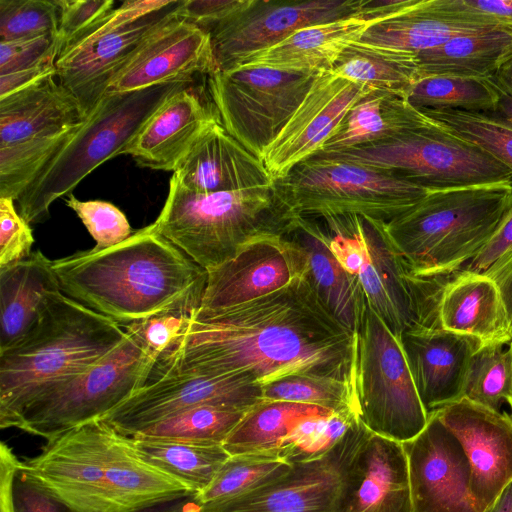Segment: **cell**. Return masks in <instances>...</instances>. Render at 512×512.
<instances>
[{"instance_id":"6da1fadb","label":"cell","mask_w":512,"mask_h":512,"mask_svg":"<svg viewBox=\"0 0 512 512\" xmlns=\"http://www.w3.org/2000/svg\"><path fill=\"white\" fill-rule=\"evenodd\" d=\"M355 356L356 335L329 313L302 276L255 300L191 316L151 378L245 375L263 386L304 374L354 387Z\"/></svg>"},{"instance_id":"7a4b0ae2","label":"cell","mask_w":512,"mask_h":512,"mask_svg":"<svg viewBox=\"0 0 512 512\" xmlns=\"http://www.w3.org/2000/svg\"><path fill=\"white\" fill-rule=\"evenodd\" d=\"M61 292L127 326L199 308L207 271L159 234L153 223L103 250L52 261Z\"/></svg>"},{"instance_id":"3957f363","label":"cell","mask_w":512,"mask_h":512,"mask_svg":"<svg viewBox=\"0 0 512 512\" xmlns=\"http://www.w3.org/2000/svg\"><path fill=\"white\" fill-rule=\"evenodd\" d=\"M21 464L75 512H140L193 494L144 461L128 436L101 419L48 440Z\"/></svg>"},{"instance_id":"277c9868","label":"cell","mask_w":512,"mask_h":512,"mask_svg":"<svg viewBox=\"0 0 512 512\" xmlns=\"http://www.w3.org/2000/svg\"><path fill=\"white\" fill-rule=\"evenodd\" d=\"M126 326L61 291L50 295L36 325L0 351V427L11 428L21 409L55 383L81 373L114 351Z\"/></svg>"},{"instance_id":"5b68a950","label":"cell","mask_w":512,"mask_h":512,"mask_svg":"<svg viewBox=\"0 0 512 512\" xmlns=\"http://www.w3.org/2000/svg\"><path fill=\"white\" fill-rule=\"evenodd\" d=\"M300 215L277 181L238 191L198 193L172 176L156 231L209 271L262 237L285 236Z\"/></svg>"},{"instance_id":"8992f818","label":"cell","mask_w":512,"mask_h":512,"mask_svg":"<svg viewBox=\"0 0 512 512\" xmlns=\"http://www.w3.org/2000/svg\"><path fill=\"white\" fill-rule=\"evenodd\" d=\"M512 207V181L429 191L385 224L410 272L445 277L469 263Z\"/></svg>"},{"instance_id":"52a82bcc","label":"cell","mask_w":512,"mask_h":512,"mask_svg":"<svg viewBox=\"0 0 512 512\" xmlns=\"http://www.w3.org/2000/svg\"><path fill=\"white\" fill-rule=\"evenodd\" d=\"M190 82L106 93L15 201L29 223L46 220L51 205L107 160L124 154L153 113Z\"/></svg>"},{"instance_id":"ba28073f","label":"cell","mask_w":512,"mask_h":512,"mask_svg":"<svg viewBox=\"0 0 512 512\" xmlns=\"http://www.w3.org/2000/svg\"><path fill=\"white\" fill-rule=\"evenodd\" d=\"M126 329L127 337L114 351L40 392L21 409L11 428L48 441L102 418L147 384L158 358L131 328Z\"/></svg>"},{"instance_id":"9c48e42d","label":"cell","mask_w":512,"mask_h":512,"mask_svg":"<svg viewBox=\"0 0 512 512\" xmlns=\"http://www.w3.org/2000/svg\"><path fill=\"white\" fill-rule=\"evenodd\" d=\"M303 217L356 215L387 224L429 191L389 172L315 155L277 181Z\"/></svg>"},{"instance_id":"30bf717a","label":"cell","mask_w":512,"mask_h":512,"mask_svg":"<svg viewBox=\"0 0 512 512\" xmlns=\"http://www.w3.org/2000/svg\"><path fill=\"white\" fill-rule=\"evenodd\" d=\"M86 117L50 74L0 99V197L15 201Z\"/></svg>"},{"instance_id":"8fae6325","label":"cell","mask_w":512,"mask_h":512,"mask_svg":"<svg viewBox=\"0 0 512 512\" xmlns=\"http://www.w3.org/2000/svg\"><path fill=\"white\" fill-rule=\"evenodd\" d=\"M316 155L386 171L428 191L512 181L499 161L434 120L387 141Z\"/></svg>"},{"instance_id":"7c38bea8","label":"cell","mask_w":512,"mask_h":512,"mask_svg":"<svg viewBox=\"0 0 512 512\" xmlns=\"http://www.w3.org/2000/svg\"><path fill=\"white\" fill-rule=\"evenodd\" d=\"M354 394L359 421L375 435L403 443L427 425L400 339L368 303L356 333Z\"/></svg>"},{"instance_id":"4fadbf2b","label":"cell","mask_w":512,"mask_h":512,"mask_svg":"<svg viewBox=\"0 0 512 512\" xmlns=\"http://www.w3.org/2000/svg\"><path fill=\"white\" fill-rule=\"evenodd\" d=\"M183 1H124L92 31L60 52L56 77L76 98L85 117L143 44L180 17Z\"/></svg>"},{"instance_id":"5bb4252c","label":"cell","mask_w":512,"mask_h":512,"mask_svg":"<svg viewBox=\"0 0 512 512\" xmlns=\"http://www.w3.org/2000/svg\"><path fill=\"white\" fill-rule=\"evenodd\" d=\"M320 72L236 66L208 76V92L225 130L262 160Z\"/></svg>"},{"instance_id":"9a60e30c","label":"cell","mask_w":512,"mask_h":512,"mask_svg":"<svg viewBox=\"0 0 512 512\" xmlns=\"http://www.w3.org/2000/svg\"><path fill=\"white\" fill-rule=\"evenodd\" d=\"M372 435L358 421L322 457L294 464L282 479L244 498L200 504V512H346Z\"/></svg>"},{"instance_id":"2e32d148","label":"cell","mask_w":512,"mask_h":512,"mask_svg":"<svg viewBox=\"0 0 512 512\" xmlns=\"http://www.w3.org/2000/svg\"><path fill=\"white\" fill-rule=\"evenodd\" d=\"M341 217L359 244L355 276L371 309L399 339L408 329L433 327L438 278H420L410 272L385 223L356 215Z\"/></svg>"},{"instance_id":"e0dca14e","label":"cell","mask_w":512,"mask_h":512,"mask_svg":"<svg viewBox=\"0 0 512 512\" xmlns=\"http://www.w3.org/2000/svg\"><path fill=\"white\" fill-rule=\"evenodd\" d=\"M434 327L482 344L512 341V250L479 272L459 269L439 278Z\"/></svg>"},{"instance_id":"ac0fdd59","label":"cell","mask_w":512,"mask_h":512,"mask_svg":"<svg viewBox=\"0 0 512 512\" xmlns=\"http://www.w3.org/2000/svg\"><path fill=\"white\" fill-rule=\"evenodd\" d=\"M362 3L363 0H247L244 7L209 31L218 70L233 68L302 28L360 15Z\"/></svg>"},{"instance_id":"d6986e66","label":"cell","mask_w":512,"mask_h":512,"mask_svg":"<svg viewBox=\"0 0 512 512\" xmlns=\"http://www.w3.org/2000/svg\"><path fill=\"white\" fill-rule=\"evenodd\" d=\"M261 398L262 386L245 375L157 376L100 419L130 437L188 409L248 410Z\"/></svg>"},{"instance_id":"ffe728a7","label":"cell","mask_w":512,"mask_h":512,"mask_svg":"<svg viewBox=\"0 0 512 512\" xmlns=\"http://www.w3.org/2000/svg\"><path fill=\"white\" fill-rule=\"evenodd\" d=\"M304 271V253L293 241L285 236L258 238L207 271L203 296L192 318L268 295L302 277Z\"/></svg>"},{"instance_id":"44dd1931","label":"cell","mask_w":512,"mask_h":512,"mask_svg":"<svg viewBox=\"0 0 512 512\" xmlns=\"http://www.w3.org/2000/svg\"><path fill=\"white\" fill-rule=\"evenodd\" d=\"M402 444L412 512H478L464 449L436 413L428 415L426 427L416 437Z\"/></svg>"},{"instance_id":"7402d4cb","label":"cell","mask_w":512,"mask_h":512,"mask_svg":"<svg viewBox=\"0 0 512 512\" xmlns=\"http://www.w3.org/2000/svg\"><path fill=\"white\" fill-rule=\"evenodd\" d=\"M372 88L333 71L320 72L295 113L266 148L262 161L274 181L318 153L348 110Z\"/></svg>"},{"instance_id":"603a6c76","label":"cell","mask_w":512,"mask_h":512,"mask_svg":"<svg viewBox=\"0 0 512 512\" xmlns=\"http://www.w3.org/2000/svg\"><path fill=\"white\" fill-rule=\"evenodd\" d=\"M434 413L464 449L471 493L478 512H483L512 482V417L465 397Z\"/></svg>"},{"instance_id":"cb8c5ba5","label":"cell","mask_w":512,"mask_h":512,"mask_svg":"<svg viewBox=\"0 0 512 512\" xmlns=\"http://www.w3.org/2000/svg\"><path fill=\"white\" fill-rule=\"evenodd\" d=\"M217 70L210 32L178 17L143 44L116 75L106 93L191 82L195 74L209 76Z\"/></svg>"},{"instance_id":"d4e9b609","label":"cell","mask_w":512,"mask_h":512,"mask_svg":"<svg viewBox=\"0 0 512 512\" xmlns=\"http://www.w3.org/2000/svg\"><path fill=\"white\" fill-rule=\"evenodd\" d=\"M400 342L428 415L464 397L471 359L483 345L479 340L419 326L404 331Z\"/></svg>"},{"instance_id":"484cf974","label":"cell","mask_w":512,"mask_h":512,"mask_svg":"<svg viewBox=\"0 0 512 512\" xmlns=\"http://www.w3.org/2000/svg\"><path fill=\"white\" fill-rule=\"evenodd\" d=\"M503 27L468 11L460 0H411L404 8L370 22L362 43L418 54L462 35Z\"/></svg>"},{"instance_id":"4316f807","label":"cell","mask_w":512,"mask_h":512,"mask_svg":"<svg viewBox=\"0 0 512 512\" xmlns=\"http://www.w3.org/2000/svg\"><path fill=\"white\" fill-rule=\"evenodd\" d=\"M172 176L198 193L260 188L275 182L263 161L233 138L219 119L203 132Z\"/></svg>"},{"instance_id":"83f0119b","label":"cell","mask_w":512,"mask_h":512,"mask_svg":"<svg viewBox=\"0 0 512 512\" xmlns=\"http://www.w3.org/2000/svg\"><path fill=\"white\" fill-rule=\"evenodd\" d=\"M216 113L188 87L168 98L125 149L142 167L175 171L209 127Z\"/></svg>"},{"instance_id":"f1b7e54d","label":"cell","mask_w":512,"mask_h":512,"mask_svg":"<svg viewBox=\"0 0 512 512\" xmlns=\"http://www.w3.org/2000/svg\"><path fill=\"white\" fill-rule=\"evenodd\" d=\"M305 256L303 277L329 313L356 335L366 308V298L357 276L349 273L331 248L327 228L301 216L288 234Z\"/></svg>"},{"instance_id":"f546056e","label":"cell","mask_w":512,"mask_h":512,"mask_svg":"<svg viewBox=\"0 0 512 512\" xmlns=\"http://www.w3.org/2000/svg\"><path fill=\"white\" fill-rule=\"evenodd\" d=\"M369 26L370 22L360 15L308 26L268 49L248 56L236 66L298 72L330 71L343 51L359 41Z\"/></svg>"},{"instance_id":"4dcf8cb0","label":"cell","mask_w":512,"mask_h":512,"mask_svg":"<svg viewBox=\"0 0 512 512\" xmlns=\"http://www.w3.org/2000/svg\"><path fill=\"white\" fill-rule=\"evenodd\" d=\"M58 291L52 260L41 251L0 268V351L36 325L50 295Z\"/></svg>"},{"instance_id":"1f68e13d","label":"cell","mask_w":512,"mask_h":512,"mask_svg":"<svg viewBox=\"0 0 512 512\" xmlns=\"http://www.w3.org/2000/svg\"><path fill=\"white\" fill-rule=\"evenodd\" d=\"M431 121L412 107L404 94L372 89L348 110L334 134L316 154L341 153L387 141Z\"/></svg>"},{"instance_id":"d6a6232c","label":"cell","mask_w":512,"mask_h":512,"mask_svg":"<svg viewBox=\"0 0 512 512\" xmlns=\"http://www.w3.org/2000/svg\"><path fill=\"white\" fill-rule=\"evenodd\" d=\"M346 512H412L408 462L401 442L372 435Z\"/></svg>"},{"instance_id":"836d02e7","label":"cell","mask_w":512,"mask_h":512,"mask_svg":"<svg viewBox=\"0 0 512 512\" xmlns=\"http://www.w3.org/2000/svg\"><path fill=\"white\" fill-rule=\"evenodd\" d=\"M416 58L420 77L487 79L512 59V28L498 27L457 36Z\"/></svg>"},{"instance_id":"e575fe53","label":"cell","mask_w":512,"mask_h":512,"mask_svg":"<svg viewBox=\"0 0 512 512\" xmlns=\"http://www.w3.org/2000/svg\"><path fill=\"white\" fill-rule=\"evenodd\" d=\"M129 438L144 461L188 487L193 494L200 493L212 482L230 456L222 444L142 435Z\"/></svg>"},{"instance_id":"d590c367","label":"cell","mask_w":512,"mask_h":512,"mask_svg":"<svg viewBox=\"0 0 512 512\" xmlns=\"http://www.w3.org/2000/svg\"><path fill=\"white\" fill-rule=\"evenodd\" d=\"M329 413L332 412L313 405L261 399L244 413L222 445L230 456L280 451L297 422L310 415Z\"/></svg>"},{"instance_id":"8d00e7d4","label":"cell","mask_w":512,"mask_h":512,"mask_svg":"<svg viewBox=\"0 0 512 512\" xmlns=\"http://www.w3.org/2000/svg\"><path fill=\"white\" fill-rule=\"evenodd\" d=\"M331 71L372 89L389 90L404 95L420 78L418 61L414 54L360 41L352 43L343 51Z\"/></svg>"},{"instance_id":"74e56055","label":"cell","mask_w":512,"mask_h":512,"mask_svg":"<svg viewBox=\"0 0 512 512\" xmlns=\"http://www.w3.org/2000/svg\"><path fill=\"white\" fill-rule=\"evenodd\" d=\"M293 467L280 451L232 455L195 497L201 505L235 501L276 483Z\"/></svg>"},{"instance_id":"f35d334b","label":"cell","mask_w":512,"mask_h":512,"mask_svg":"<svg viewBox=\"0 0 512 512\" xmlns=\"http://www.w3.org/2000/svg\"><path fill=\"white\" fill-rule=\"evenodd\" d=\"M405 98L419 111L460 110L493 113L497 92L490 78L425 76L420 77L406 90Z\"/></svg>"},{"instance_id":"ab89813d","label":"cell","mask_w":512,"mask_h":512,"mask_svg":"<svg viewBox=\"0 0 512 512\" xmlns=\"http://www.w3.org/2000/svg\"><path fill=\"white\" fill-rule=\"evenodd\" d=\"M247 410L203 406L164 418L135 435L223 444Z\"/></svg>"},{"instance_id":"60d3db41","label":"cell","mask_w":512,"mask_h":512,"mask_svg":"<svg viewBox=\"0 0 512 512\" xmlns=\"http://www.w3.org/2000/svg\"><path fill=\"white\" fill-rule=\"evenodd\" d=\"M428 118L475 144L512 173V124L493 113L423 110Z\"/></svg>"},{"instance_id":"b9f144b4","label":"cell","mask_w":512,"mask_h":512,"mask_svg":"<svg viewBox=\"0 0 512 512\" xmlns=\"http://www.w3.org/2000/svg\"><path fill=\"white\" fill-rule=\"evenodd\" d=\"M502 344H483L473 355L464 397L494 411H502L512 393V356Z\"/></svg>"},{"instance_id":"7bdbcfd3","label":"cell","mask_w":512,"mask_h":512,"mask_svg":"<svg viewBox=\"0 0 512 512\" xmlns=\"http://www.w3.org/2000/svg\"><path fill=\"white\" fill-rule=\"evenodd\" d=\"M358 421L357 413L350 410L307 416L284 438L280 454L291 464L320 458Z\"/></svg>"},{"instance_id":"ee69618b","label":"cell","mask_w":512,"mask_h":512,"mask_svg":"<svg viewBox=\"0 0 512 512\" xmlns=\"http://www.w3.org/2000/svg\"><path fill=\"white\" fill-rule=\"evenodd\" d=\"M261 399L313 405L330 412L357 413L354 387L324 376L294 374L277 379L262 386Z\"/></svg>"},{"instance_id":"f6af8a7d","label":"cell","mask_w":512,"mask_h":512,"mask_svg":"<svg viewBox=\"0 0 512 512\" xmlns=\"http://www.w3.org/2000/svg\"><path fill=\"white\" fill-rule=\"evenodd\" d=\"M57 0H0V41L57 34Z\"/></svg>"},{"instance_id":"bcb514c9","label":"cell","mask_w":512,"mask_h":512,"mask_svg":"<svg viewBox=\"0 0 512 512\" xmlns=\"http://www.w3.org/2000/svg\"><path fill=\"white\" fill-rule=\"evenodd\" d=\"M66 205L72 209L95 240L94 250L115 246L127 238L132 231L125 214L112 203L100 200L81 201L68 195Z\"/></svg>"},{"instance_id":"7dc6e473","label":"cell","mask_w":512,"mask_h":512,"mask_svg":"<svg viewBox=\"0 0 512 512\" xmlns=\"http://www.w3.org/2000/svg\"><path fill=\"white\" fill-rule=\"evenodd\" d=\"M59 53L57 34L0 41V75L35 68H56Z\"/></svg>"},{"instance_id":"c3c4849f","label":"cell","mask_w":512,"mask_h":512,"mask_svg":"<svg viewBox=\"0 0 512 512\" xmlns=\"http://www.w3.org/2000/svg\"><path fill=\"white\" fill-rule=\"evenodd\" d=\"M57 4L60 52L92 31L115 9L113 0H57Z\"/></svg>"},{"instance_id":"681fc988","label":"cell","mask_w":512,"mask_h":512,"mask_svg":"<svg viewBox=\"0 0 512 512\" xmlns=\"http://www.w3.org/2000/svg\"><path fill=\"white\" fill-rule=\"evenodd\" d=\"M33 244V231L19 214L15 200L0 197V268L29 257Z\"/></svg>"},{"instance_id":"f907efd6","label":"cell","mask_w":512,"mask_h":512,"mask_svg":"<svg viewBox=\"0 0 512 512\" xmlns=\"http://www.w3.org/2000/svg\"><path fill=\"white\" fill-rule=\"evenodd\" d=\"M191 316L186 312L166 313L127 326L138 335L147 351L159 360L182 334Z\"/></svg>"},{"instance_id":"816d5d0a","label":"cell","mask_w":512,"mask_h":512,"mask_svg":"<svg viewBox=\"0 0 512 512\" xmlns=\"http://www.w3.org/2000/svg\"><path fill=\"white\" fill-rule=\"evenodd\" d=\"M21 463L13 481L15 512H75L68 504L29 475L22 468Z\"/></svg>"},{"instance_id":"f5cc1de1","label":"cell","mask_w":512,"mask_h":512,"mask_svg":"<svg viewBox=\"0 0 512 512\" xmlns=\"http://www.w3.org/2000/svg\"><path fill=\"white\" fill-rule=\"evenodd\" d=\"M247 0H184L180 17L210 31L246 4Z\"/></svg>"},{"instance_id":"db71d44e","label":"cell","mask_w":512,"mask_h":512,"mask_svg":"<svg viewBox=\"0 0 512 512\" xmlns=\"http://www.w3.org/2000/svg\"><path fill=\"white\" fill-rule=\"evenodd\" d=\"M510 250H512V207L486 245L462 268L475 272L483 271Z\"/></svg>"},{"instance_id":"11a10c76","label":"cell","mask_w":512,"mask_h":512,"mask_svg":"<svg viewBox=\"0 0 512 512\" xmlns=\"http://www.w3.org/2000/svg\"><path fill=\"white\" fill-rule=\"evenodd\" d=\"M21 461L5 443L0 444V512H15L13 481Z\"/></svg>"},{"instance_id":"9f6ffc18","label":"cell","mask_w":512,"mask_h":512,"mask_svg":"<svg viewBox=\"0 0 512 512\" xmlns=\"http://www.w3.org/2000/svg\"><path fill=\"white\" fill-rule=\"evenodd\" d=\"M470 12L481 15L485 19L512 28V0H461Z\"/></svg>"},{"instance_id":"6f0895ef","label":"cell","mask_w":512,"mask_h":512,"mask_svg":"<svg viewBox=\"0 0 512 512\" xmlns=\"http://www.w3.org/2000/svg\"><path fill=\"white\" fill-rule=\"evenodd\" d=\"M201 505L195 494L180 497L148 507L140 512H200Z\"/></svg>"},{"instance_id":"680465c9","label":"cell","mask_w":512,"mask_h":512,"mask_svg":"<svg viewBox=\"0 0 512 512\" xmlns=\"http://www.w3.org/2000/svg\"><path fill=\"white\" fill-rule=\"evenodd\" d=\"M490 80L497 92V102L493 114L512 124V94L501 88L492 77Z\"/></svg>"},{"instance_id":"91938a15","label":"cell","mask_w":512,"mask_h":512,"mask_svg":"<svg viewBox=\"0 0 512 512\" xmlns=\"http://www.w3.org/2000/svg\"><path fill=\"white\" fill-rule=\"evenodd\" d=\"M483 512H512V482Z\"/></svg>"},{"instance_id":"94428289","label":"cell","mask_w":512,"mask_h":512,"mask_svg":"<svg viewBox=\"0 0 512 512\" xmlns=\"http://www.w3.org/2000/svg\"><path fill=\"white\" fill-rule=\"evenodd\" d=\"M492 78L501 88L512 94V59L507 61Z\"/></svg>"},{"instance_id":"6125c7cd","label":"cell","mask_w":512,"mask_h":512,"mask_svg":"<svg viewBox=\"0 0 512 512\" xmlns=\"http://www.w3.org/2000/svg\"><path fill=\"white\" fill-rule=\"evenodd\" d=\"M508 348H509L511 356H512V341L508 344ZM508 405L510 406V408L512 410V393H511V397H510V399L508 401Z\"/></svg>"}]
</instances>
